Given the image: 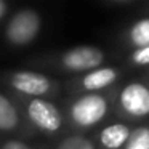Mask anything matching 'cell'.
Returning <instances> with one entry per match:
<instances>
[{
    "mask_svg": "<svg viewBox=\"0 0 149 149\" xmlns=\"http://www.w3.org/2000/svg\"><path fill=\"white\" fill-rule=\"evenodd\" d=\"M56 149H96L95 144L90 141L88 138L85 136H80V135H72V136H68L64 138L58 146Z\"/></svg>",
    "mask_w": 149,
    "mask_h": 149,
    "instance_id": "obj_12",
    "label": "cell"
},
{
    "mask_svg": "<svg viewBox=\"0 0 149 149\" xmlns=\"http://www.w3.org/2000/svg\"><path fill=\"white\" fill-rule=\"evenodd\" d=\"M127 40L135 48L148 47L149 45V18H144V19L133 23L130 26L128 32H127Z\"/></svg>",
    "mask_w": 149,
    "mask_h": 149,
    "instance_id": "obj_10",
    "label": "cell"
},
{
    "mask_svg": "<svg viewBox=\"0 0 149 149\" xmlns=\"http://www.w3.org/2000/svg\"><path fill=\"white\" fill-rule=\"evenodd\" d=\"M109 111L107 98L98 93H87L72 101L69 116L74 125L80 128H91L106 117Z\"/></svg>",
    "mask_w": 149,
    "mask_h": 149,
    "instance_id": "obj_1",
    "label": "cell"
},
{
    "mask_svg": "<svg viewBox=\"0 0 149 149\" xmlns=\"http://www.w3.org/2000/svg\"><path fill=\"white\" fill-rule=\"evenodd\" d=\"M0 149H32V148L27 146L24 141H19V139H8L7 143L0 146Z\"/></svg>",
    "mask_w": 149,
    "mask_h": 149,
    "instance_id": "obj_14",
    "label": "cell"
},
{
    "mask_svg": "<svg viewBox=\"0 0 149 149\" xmlns=\"http://www.w3.org/2000/svg\"><path fill=\"white\" fill-rule=\"evenodd\" d=\"M104 63L103 50L90 45L74 47L61 56V66L72 72L93 71Z\"/></svg>",
    "mask_w": 149,
    "mask_h": 149,
    "instance_id": "obj_5",
    "label": "cell"
},
{
    "mask_svg": "<svg viewBox=\"0 0 149 149\" xmlns=\"http://www.w3.org/2000/svg\"><path fill=\"white\" fill-rule=\"evenodd\" d=\"M122 149H149V127H136L132 130L127 144Z\"/></svg>",
    "mask_w": 149,
    "mask_h": 149,
    "instance_id": "obj_11",
    "label": "cell"
},
{
    "mask_svg": "<svg viewBox=\"0 0 149 149\" xmlns=\"http://www.w3.org/2000/svg\"><path fill=\"white\" fill-rule=\"evenodd\" d=\"M8 84L21 95H26L31 98H40L43 95L50 93L53 84L45 74L32 71H18L13 72L8 79Z\"/></svg>",
    "mask_w": 149,
    "mask_h": 149,
    "instance_id": "obj_6",
    "label": "cell"
},
{
    "mask_svg": "<svg viewBox=\"0 0 149 149\" xmlns=\"http://www.w3.org/2000/svg\"><path fill=\"white\" fill-rule=\"evenodd\" d=\"M19 125V112L5 95L0 93V132H13Z\"/></svg>",
    "mask_w": 149,
    "mask_h": 149,
    "instance_id": "obj_9",
    "label": "cell"
},
{
    "mask_svg": "<svg viewBox=\"0 0 149 149\" xmlns=\"http://www.w3.org/2000/svg\"><path fill=\"white\" fill-rule=\"evenodd\" d=\"M7 3H5V2H2V0H0V19H2V18L5 16V13H7Z\"/></svg>",
    "mask_w": 149,
    "mask_h": 149,
    "instance_id": "obj_15",
    "label": "cell"
},
{
    "mask_svg": "<svg viewBox=\"0 0 149 149\" xmlns=\"http://www.w3.org/2000/svg\"><path fill=\"white\" fill-rule=\"evenodd\" d=\"M119 77V71L114 68H96L93 71L87 72V74L82 77L80 85L85 91L88 93H96L100 90H104V88L111 87L114 82Z\"/></svg>",
    "mask_w": 149,
    "mask_h": 149,
    "instance_id": "obj_7",
    "label": "cell"
},
{
    "mask_svg": "<svg viewBox=\"0 0 149 149\" xmlns=\"http://www.w3.org/2000/svg\"><path fill=\"white\" fill-rule=\"evenodd\" d=\"M119 106L127 116L143 119L149 116V87L139 82L127 84L119 93Z\"/></svg>",
    "mask_w": 149,
    "mask_h": 149,
    "instance_id": "obj_4",
    "label": "cell"
},
{
    "mask_svg": "<svg viewBox=\"0 0 149 149\" xmlns=\"http://www.w3.org/2000/svg\"><path fill=\"white\" fill-rule=\"evenodd\" d=\"M40 31V16L34 10H19L7 26V39L16 47L31 43Z\"/></svg>",
    "mask_w": 149,
    "mask_h": 149,
    "instance_id": "obj_3",
    "label": "cell"
},
{
    "mask_svg": "<svg viewBox=\"0 0 149 149\" xmlns=\"http://www.w3.org/2000/svg\"><path fill=\"white\" fill-rule=\"evenodd\" d=\"M130 128L127 123H111L104 127L98 135V141L103 149H122L130 138Z\"/></svg>",
    "mask_w": 149,
    "mask_h": 149,
    "instance_id": "obj_8",
    "label": "cell"
},
{
    "mask_svg": "<svg viewBox=\"0 0 149 149\" xmlns=\"http://www.w3.org/2000/svg\"><path fill=\"white\" fill-rule=\"evenodd\" d=\"M27 119L45 133H56L63 125L61 111L48 100L43 98H31L26 101Z\"/></svg>",
    "mask_w": 149,
    "mask_h": 149,
    "instance_id": "obj_2",
    "label": "cell"
},
{
    "mask_svg": "<svg viewBox=\"0 0 149 149\" xmlns=\"http://www.w3.org/2000/svg\"><path fill=\"white\" fill-rule=\"evenodd\" d=\"M130 59L136 66H149V45L141 47V48H135Z\"/></svg>",
    "mask_w": 149,
    "mask_h": 149,
    "instance_id": "obj_13",
    "label": "cell"
}]
</instances>
